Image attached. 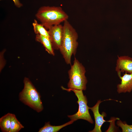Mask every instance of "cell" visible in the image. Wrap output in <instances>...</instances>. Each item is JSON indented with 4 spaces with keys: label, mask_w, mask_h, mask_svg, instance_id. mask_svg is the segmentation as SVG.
<instances>
[{
    "label": "cell",
    "mask_w": 132,
    "mask_h": 132,
    "mask_svg": "<svg viewBox=\"0 0 132 132\" xmlns=\"http://www.w3.org/2000/svg\"><path fill=\"white\" fill-rule=\"evenodd\" d=\"M12 0L14 2L15 5L18 8H20L22 6V4L20 2L19 0Z\"/></svg>",
    "instance_id": "17"
},
{
    "label": "cell",
    "mask_w": 132,
    "mask_h": 132,
    "mask_svg": "<svg viewBox=\"0 0 132 132\" xmlns=\"http://www.w3.org/2000/svg\"><path fill=\"white\" fill-rule=\"evenodd\" d=\"M12 113H8L0 118V127L2 132H10Z\"/></svg>",
    "instance_id": "12"
},
{
    "label": "cell",
    "mask_w": 132,
    "mask_h": 132,
    "mask_svg": "<svg viewBox=\"0 0 132 132\" xmlns=\"http://www.w3.org/2000/svg\"><path fill=\"white\" fill-rule=\"evenodd\" d=\"M102 102L100 100H98L96 104L93 107L90 108L92 111L95 120V126L94 129L89 132H101V127L103 123L107 121L105 120L104 117L106 116L104 112H103L102 114L100 113L99 111V107L100 104Z\"/></svg>",
    "instance_id": "8"
},
{
    "label": "cell",
    "mask_w": 132,
    "mask_h": 132,
    "mask_svg": "<svg viewBox=\"0 0 132 132\" xmlns=\"http://www.w3.org/2000/svg\"><path fill=\"white\" fill-rule=\"evenodd\" d=\"M64 90L68 91H73L78 99L77 102L79 105L78 111L75 114L68 117L71 120L74 121L78 119H81L86 120L90 123L93 124L94 122L92 119L89 111L90 109L87 105L88 100L86 96L84 95L82 90L68 88V89L61 87Z\"/></svg>",
    "instance_id": "5"
},
{
    "label": "cell",
    "mask_w": 132,
    "mask_h": 132,
    "mask_svg": "<svg viewBox=\"0 0 132 132\" xmlns=\"http://www.w3.org/2000/svg\"><path fill=\"white\" fill-rule=\"evenodd\" d=\"M36 17L41 24L48 29L53 26L60 24L67 20L69 17L61 7L49 6L41 7Z\"/></svg>",
    "instance_id": "2"
},
{
    "label": "cell",
    "mask_w": 132,
    "mask_h": 132,
    "mask_svg": "<svg viewBox=\"0 0 132 132\" xmlns=\"http://www.w3.org/2000/svg\"><path fill=\"white\" fill-rule=\"evenodd\" d=\"M33 30L35 33L50 38L48 31H47L42 24H39L35 20L33 23Z\"/></svg>",
    "instance_id": "13"
},
{
    "label": "cell",
    "mask_w": 132,
    "mask_h": 132,
    "mask_svg": "<svg viewBox=\"0 0 132 132\" xmlns=\"http://www.w3.org/2000/svg\"><path fill=\"white\" fill-rule=\"evenodd\" d=\"M23 82L24 88L19 95L20 100L37 112L41 111L43 107L39 93L28 78L25 77Z\"/></svg>",
    "instance_id": "3"
},
{
    "label": "cell",
    "mask_w": 132,
    "mask_h": 132,
    "mask_svg": "<svg viewBox=\"0 0 132 132\" xmlns=\"http://www.w3.org/2000/svg\"><path fill=\"white\" fill-rule=\"evenodd\" d=\"M86 72L84 66L75 57L68 72L69 79L67 84L68 88L85 90L88 82L85 75Z\"/></svg>",
    "instance_id": "4"
},
{
    "label": "cell",
    "mask_w": 132,
    "mask_h": 132,
    "mask_svg": "<svg viewBox=\"0 0 132 132\" xmlns=\"http://www.w3.org/2000/svg\"><path fill=\"white\" fill-rule=\"evenodd\" d=\"M115 70L119 77L122 73H132V58L127 55L118 56Z\"/></svg>",
    "instance_id": "7"
},
{
    "label": "cell",
    "mask_w": 132,
    "mask_h": 132,
    "mask_svg": "<svg viewBox=\"0 0 132 132\" xmlns=\"http://www.w3.org/2000/svg\"><path fill=\"white\" fill-rule=\"evenodd\" d=\"M121 80V83L117 86V91L118 93H130L132 90V73H126L122 76L119 77Z\"/></svg>",
    "instance_id": "9"
},
{
    "label": "cell",
    "mask_w": 132,
    "mask_h": 132,
    "mask_svg": "<svg viewBox=\"0 0 132 132\" xmlns=\"http://www.w3.org/2000/svg\"><path fill=\"white\" fill-rule=\"evenodd\" d=\"M119 119L117 118L113 117L111 118L110 120L109 121L110 122V125L108 129L106 132H114L117 131V128L115 124V121L116 120H119Z\"/></svg>",
    "instance_id": "16"
},
{
    "label": "cell",
    "mask_w": 132,
    "mask_h": 132,
    "mask_svg": "<svg viewBox=\"0 0 132 132\" xmlns=\"http://www.w3.org/2000/svg\"><path fill=\"white\" fill-rule=\"evenodd\" d=\"M116 124L121 128L122 132H132V125H129L125 121L123 122L120 119L118 120Z\"/></svg>",
    "instance_id": "15"
},
{
    "label": "cell",
    "mask_w": 132,
    "mask_h": 132,
    "mask_svg": "<svg viewBox=\"0 0 132 132\" xmlns=\"http://www.w3.org/2000/svg\"><path fill=\"white\" fill-rule=\"evenodd\" d=\"M64 22L63 37L59 50L66 64L71 65L72 56L76 55L78 45V34L67 20Z\"/></svg>",
    "instance_id": "1"
},
{
    "label": "cell",
    "mask_w": 132,
    "mask_h": 132,
    "mask_svg": "<svg viewBox=\"0 0 132 132\" xmlns=\"http://www.w3.org/2000/svg\"><path fill=\"white\" fill-rule=\"evenodd\" d=\"M48 29L50 39L53 49L59 50L63 37V25L60 24L53 25Z\"/></svg>",
    "instance_id": "6"
},
{
    "label": "cell",
    "mask_w": 132,
    "mask_h": 132,
    "mask_svg": "<svg viewBox=\"0 0 132 132\" xmlns=\"http://www.w3.org/2000/svg\"><path fill=\"white\" fill-rule=\"evenodd\" d=\"M24 127L16 118L15 115L11 114L10 132H18Z\"/></svg>",
    "instance_id": "14"
},
{
    "label": "cell",
    "mask_w": 132,
    "mask_h": 132,
    "mask_svg": "<svg viewBox=\"0 0 132 132\" xmlns=\"http://www.w3.org/2000/svg\"><path fill=\"white\" fill-rule=\"evenodd\" d=\"M35 39L36 41L41 43L43 45L46 51L49 54L54 55V49L49 38L39 34H36Z\"/></svg>",
    "instance_id": "10"
},
{
    "label": "cell",
    "mask_w": 132,
    "mask_h": 132,
    "mask_svg": "<svg viewBox=\"0 0 132 132\" xmlns=\"http://www.w3.org/2000/svg\"><path fill=\"white\" fill-rule=\"evenodd\" d=\"M74 121H75L74 120H71L63 125L57 126L52 125L48 122L46 123L44 126L39 129L38 132H56L64 127L72 124Z\"/></svg>",
    "instance_id": "11"
}]
</instances>
